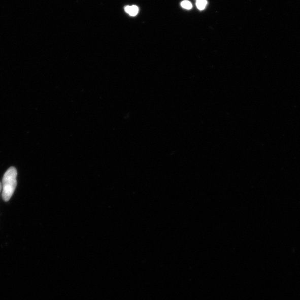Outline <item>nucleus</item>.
Returning <instances> with one entry per match:
<instances>
[{"mask_svg":"<svg viewBox=\"0 0 300 300\" xmlns=\"http://www.w3.org/2000/svg\"><path fill=\"white\" fill-rule=\"evenodd\" d=\"M17 170L11 167L5 173L3 179V198L5 202L9 201L13 196L17 185Z\"/></svg>","mask_w":300,"mask_h":300,"instance_id":"nucleus-1","label":"nucleus"},{"mask_svg":"<svg viewBox=\"0 0 300 300\" xmlns=\"http://www.w3.org/2000/svg\"><path fill=\"white\" fill-rule=\"evenodd\" d=\"M208 2L207 0H196V7L199 10H203L207 7Z\"/></svg>","mask_w":300,"mask_h":300,"instance_id":"nucleus-3","label":"nucleus"},{"mask_svg":"<svg viewBox=\"0 0 300 300\" xmlns=\"http://www.w3.org/2000/svg\"><path fill=\"white\" fill-rule=\"evenodd\" d=\"M2 189V184L0 183V191H1Z\"/></svg>","mask_w":300,"mask_h":300,"instance_id":"nucleus-5","label":"nucleus"},{"mask_svg":"<svg viewBox=\"0 0 300 300\" xmlns=\"http://www.w3.org/2000/svg\"><path fill=\"white\" fill-rule=\"evenodd\" d=\"M181 5L182 8L187 10H190L192 8L191 3L189 1H187V0L182 2L181 4Z\"/></svg>","mask_w":300,"mask_h":300,"instance_id":"nucleus-4","label":"nucleus"},{"mask_svg":"<svg viewBox=\"0 0 300 300\" xmlns=\"http://www.w3.org/2000/svg\"><path fill=\"white\" fill-rule=\"evenodd\" d=\"M126 13L131 16H135L138 15L139 13V8L137 6H127L125 8Z\"/></svg>","mask_w":300,"mask_h":300,"instance_id":"nucleus-2","label":"nucleus"}]
</instances>
